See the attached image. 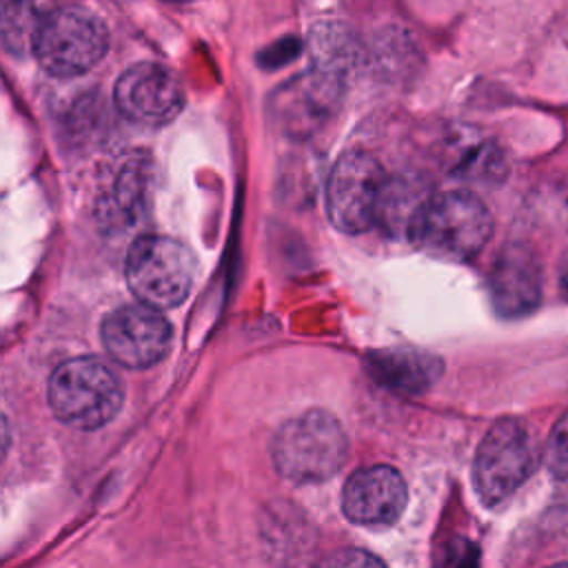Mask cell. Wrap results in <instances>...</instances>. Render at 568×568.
Instances as JSON below:
<instances>
[{
    "mask_svg": "<svg viewBox=\"0 0 568 568\" xmlns=\"http://www.w3.org/2000/svg\"><path fill=\"white\" fill-rule=\"evenodd\" d=\"M337 78L315 69L280 87L273 111L291 133H308L322 124L337 104Z\"/></svg>",
    "mask_w": 568,
    "mask_h": 568,
    "instance_id": "12",
    "label": "cell"
},
{
    "mask_svg": "<svg viewBox=\"0 0 568 568\" xmlns=\"http://www.w3.org/2000/svg\"><path fill=\"white\" fill-rule=\"evenodd\" d=\"M550 568H568V561H561V564H555V566H550Z\"/></svg>",
    "mask_w": 568,
    "mask_h": 568,
    "instance_id": "22",
    "label": "cell"
},
{
    "mask_svg": "<svg viewBox=\"0 0 568 568\" xmlns=\"http://www.w3.org/2000/svg\"><path fill=\"white\" fill-rule=\"evenodd\" d=\"M118 111L138 124L162 126L184 106V89L178 78L158 62L131 64L113 87Z\"/></svg>",
    "mask_w": 568,
    "mask_h": 568,
    "instance_id": "9",
    "label": "cell"
},
{
    "mask_svg": "<svg viewBox=\"0 0 568 568\" xmlns=\"http://www.w3.org/2000/svg\"><path fill=\"white\" fill-rule=\"evenodd\" d=\"M153 189V164L146 155L126 158L113 182V204L126 224L138 222L149 209Z\"/></svg>",
    "mask_w": 568,
    "mask_h": 568,
    "instance_id": "15",
    "label": "cell"
},
{
    "mask_svg": "<svg viewBox=\"0 0 568 568\" xmlns=\"http://www.w3.org/2000/svg\"><path fill=\"white\" fill-rule=\"evenodd\" d=\"M450 158V171L464 180L493 182L504 175V158L499 149L488 140H470L457 144Z\"/></svg>",
    "mask_w": 568,
    "mask_h": 568,
    "instance_id": "16",
    "label": "cell"
},
{
    "mask_svg": "<svg viewBox=\"0 0 568 568\" xmlns=\"http://www.w3.org/2000/svg\"><path fill=\"white\" fill-rule=\"evenodd\" d=\"M193 273L195 262L191 251L166 235H142L126 253V284L140 304L155 311L184 302L193 284Z\"/></svg>",
    "mask_w": 568,
    "mask_h": 568,
    "instance_id": "5",
    "label": "cell"
},
{
    "mask_svg": "<svg viewBox=\"0 0 568 568\" xmlns=\"http://www.w3.org/2000/svg\"><path fill=\"white\" fill-rule=\"evenodd\" d=\"M388 175L382 162L353 149L339 155L326 180V213L344 233H364L377 226Z\"/></svg>",
    "mask_w": 568,
    "mask_h": 568,
    "instance_id": "7",
    "label": "cell"
},
{
    "mask_svg": "<svg viewBox=\"0 0 568 568\" xmlns=\"http://www.w3.org/2000/svg\"><path fill=\"white\" fill-rule=\"evenodd\" d=\"M51 413L67 426L93 430L111 422L122 406L118 375L95 357L62 362L49 377Z\"/></svg>",
    "mask_w": 568,
    "mask_h": 568,
    "instance_id": "3",
    "label": "cell"
},
{
    "mask_svg": "<svg viewBox=\"0 0 568 568\" xmlns=\"http://www.w3.org/2000/svg\"><path fill=\"white\" fill-rule=\"evenodd\" d=\"M348 439L342 424L326 410H306L280 426L271 444L277 473L295 484L333 477L346 462Z\"/></svg>",
    "mask_w": 568,
    "mask_h": 568,
    "instance_id": "1",
    "label": "cell"
},
{
    "mask_svg": "<svg viewBox=\"0 0 568 568\" xmlns=\"http://www.w3.org/2000/svg\"><path fill=\"white\" fill-rule=\"evenodd\" d=\"M493 233L488 206L470 191L435 193L422 209L410 242L437 260H473Z\"/></svg>",
    "mask_w": 568,
    "mask_h": 568,
    "instance_id": "2",
    "label": "cell"
},
{
    "mask_svg": "<svg viewBox=\"0 0 568 568\" xmlns=\"http://www.w3.org/2000/svg\"><path fill=\"white\" fill-rule=\"evenodd\" d=\"M109 44L102 20L75 4H64L47 11L40 20L33 53L44 71L60 78H71L95 67Z\"/></svg>",
    "mask_w": 568,
    "mask_h": 568,
    "instance_id": "4",
    "label": "cell"
},
{
    "mask_svg": "<svg viewBox=\"0 0 568 568\" xmlns=\"http://www.w3.org/2000/svg\"><path fill=\"white\" fill-rule=\"evenodd\" d=\"M313 568H386V564L362 548H339L326 552Z\"/></svg>",
    "mask_w": 568,
    "mask_h": 568,
    "instance_id": "20",
    "label": "cell"
},
{
    "mask_svg": "<svg viewBox=\"0 0 568 568\" xmlns=\"http://www.w3.org/2000/svg\"><path fill=\"white\" fill-rule=\"evenodd\" d=\"M559 284H561V291H564V295L568 297V251L564 253V257H561V264H559Z\"/></svg>",
    "mask_w": 568,
    "mask_h": 568,
    "instance_id": "21",
    "label": "cell"
},
{
    "mask_svg": "<svg viewBox=\"0 0 568 568\" xmlns=\"http://www.w3.org/2000/svg\"><path fill=\"white\" fill-rule=\"evenodd\" d=\"M541 264L524 242L506 244L493 262L488 291L495 311L515 320L532 313L541 302Z\"/></svg>",
    "mask_w": 568,
    "mask_h": 568,
    "instance_id": "11",
    "label": "cell"
},
{
    "mask_svg": "<svg viewBox=\"0 0 568 568\" xmlns=\"http://www.w3.org/2000/svg\"><path fill=\"white\" fill-rule=\"evenodd\" d=\"M368 366L379 384L399 393H422L430 388L444 371L439 357L413 346L373 351L368 355Z\"/></svg>",
    "mask_w": 568,
    "mask_h": 568,
    "instance_id": "13",
    "label": "cell"
},
{
    "mask_svg": "<svg viewBox=\"0 0 568 568\" xmlns=\"http://www.w3.org/2000/svg\"><path fill=\"white\" fill-rule=\"evenodd\" d=\"M408 501V488L399 470L386 464L355 470L342 488V510L357 526H390Z\"/></svg>",
    "mask_w": 568,
    "mask_h": 568,
    "instance_id": "10",
    "label": "cell"
},
{
    "mask_svg": "<svg viewBox=\"0 0 568 568\" xmlns=\"http://www.w3.org/2000/svg\"><path fill=\"white\" fill-rule=\"evenodd\" d=\"M42 11L33 4H4L2 7V40L9 51L24 53L33 51Z\"/></svg>",
    "mask_w": 568,
    "mask_h": 568,
    "instance_id": "17",
    "label": "cell"
},
{
    "mask_svg": "<svg viewBox=\"0 0 568 568\" xmlns=\"http://www.w3.org/2000/svg\"><path fill=\"white\" fill-rule=\"evenodd\" d=\"M100 335L113 362L126 368H149L164 357L171 344V324L160 311L138 302L111 311Z\"/></svg>",
    "mask_w": 568,
    "mask_h": 568,
    "instance_id": "8",
    "label": "cell"
},
{
    "mask_svg": "<svg viewBox=\"0 0 568 568\" xmlns=\"http://www.w3.org/2000/svg\"><path fill=\"white\" fill-rule=\"evenodd\" d=\"M539 450L524 422L497 419L477 446L473 484L486 506L506 501L537 468Z\"/></svg>",
    "mask_w": 568,
    "mask_h": 568,
    "instance_id": "6",
    "label": "cell"
},
{
    "mask_svg": "<svg viewBox=\"0 0 568 568\" xmlns=\"http://www.w3.org/2000/svg\"><path fill=\"white\" fill-rule=\"evenodd\" d=\"M433 195L435 193H430L428 184L419 178H388L377 226H382L388 235L410 240V231Z\"/></svg>",
    "mask_w": 568,
    "mask_h": 568,
    "instance_id": "14",
    "label": "cell"
},
{
    "mask_svg": "<svg viewBox=\"0 0 568 568\" xmlns=\"http://www.w3.org/2000/svg\"><path fill=\"white\" fill-rule=\"evenodd\" d=\"M435 568H479V550L466 537H450L439 548Z\"/></svg>",
    "mask_w": 568,
    "mask_h": 568,
    "instance_id": "19",
    "label": "cell"
},
{
    "mask_svg": "<svg viewBox=\"0 0 568 568\" xmlns=\"http://www.w3.org/2000/svg\"><path fill=\"white\" fill-rule=\"evenodd\" d=\"M544 462L555 477L568 479V410L555 422L546 439Z\"/></svg>",
    "mask_w": 568,
    "mask_h": 568,
    "instance_id": "18",
    "label": "cell"
}]
</instances>
